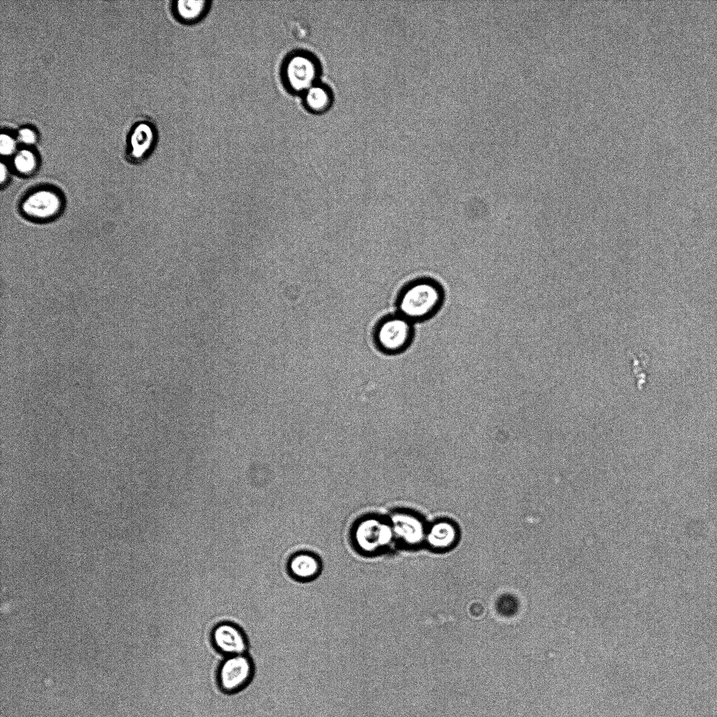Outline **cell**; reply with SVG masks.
<instances>
[{"instance_id":"6da1fadb","label":"cell","mask_w":717,"mask_h":717,"mask_svg":"<svg viewBox=\"0 0 717 717\" xmlns=\"http://www.w3.org/2000/svg\"><path fill=\"white\" fill-rule=\"evenodd\" d=\"M445 295L441 285L430 278L408 283L396 299L397 312L410 321L423 322L433 318L442 308Z\"/></svg>"},{"instance_id":"7a4b0ae2","label":"cell","mask_w":717,"mask_h":717,"mask_svg":"<svg viewBox=\"0 0 717 717\" xmlns=\"http://www.w3.org/2000/svg\"><path fill=\"white\" fill-rule=\"evenodd\" d=\"M414 323L398 312L383 316L373 330V341L377 349L387 355L405 351L415 338Z\"/></svg>"},{"instance_id":"3957f363","label":"cell","mask_w":717,"mask_h":717,"mask_svg":"<svg viewBox=\"0 0 717 717\" xmlns=\"http://www.w3.org/2000/svg\"><path fill=\"white\" fill-rule=\"evenodd\" d=\"M255 672V663L249 653L224 657L216 669L218 690L225 695L237 694L251 683Z\"/></svg>"},{"instance_id":"277c9868","label":"cell","mask_w":717,"mask_h":717,"mask_svg":"<svg viewBox=\"0 0 717 717\" xmlns=\"http://www.w3.org/2000/svg\"><path fill=\"white\" fill-rule=\"evenodd\" d=\"M210 642L214 650L223 657L247 653L249 647L244 630L229 620L219 622L212 627Z\"/></svg>"},{"instance_id":"5b68a950","label":"cell","mask_w":717,"mask_h":717,"mask_svg":"<svg viewBox=\"0 0 717 717\" xmlns=\"http://www.w3.org/2000/svg\"><path fill=\"white\" fill-rule=\"evenodd\" d=\"M318 67L314 59L302 53L291 57L284 67L287 84L294 91H307L315 85Z\"/></svg>"},{"instance_id":"8992f818","label":"cell","mask_w":717,"mask_h":717,"mask_svg":"<svg viewBox=\"0 0 717 717\" xmlns=\"http://www.w3.org/2000/svg\"><path fill=\"white\" fill-rule=\"evenodd\" d=\"M394 534L390 524L370 518L358 524L355 530V539L358 546L370 551L387 545Z\"/></svg>"},{"instance_id":"52a82bcc","label":"cell","mask_w":717,"mask_h":717,"mask_svg":"<svg viewBox=\"0 0 717 717\" xmlns=\"http://www.w3.org/2000/svg\"><path fill=\"white\" fill-rule=\"evenodd\" d=\"M61 204V199L55 192L41 190L29 195L24 200L22 207L24 213L29 217L48 218L60 211Z\"/></svg>"},{"instance_id":"ba28073f","label":"cell","mask_w":717,"mask_h":717,"mask_svg":"<svg viewBox=\"0 0 717 717\" xmlns=\"http://www.w3.org/2000/svg\"><path fill=\"white\" fill-rule=\"evenodd\" d=\"M391 529L394 536L408 545L419 543L426 536L424 524L414 515L398 513L391 517Z\"/></svg>"},{"instance_id":"9c48e42d","label":"cell","mask_w":717,"mask_h":717,"mask_svg":"<svg viewBox=\"0 0 717 717\" xmlns=\"http://www.w3.org/2000/svg\"><path fill=\"white\" fill-rule=\"evenodd\" d=\"M425 538L429 545L433 550H448L458 541V527L450 520H442L435 522L427 530Z\"/></svg>"},{"instance_id":"30bf717a","label":"cell","mask_w":717,"mask_h":717,"mask_svg":"<svg viewBox=\"0 0 717 717\" xmlns=\"http://www.w3.org/2000/svg\"><path fill=\"white\" fill-rule=\"evenodd\" d=\"M320 570L319 559L307 552H300L292 556L288 564V571L291 576L301 582L314 579L319 574Z\"/></svg>"},{"instance_id":"8fae6325","label":"cell","mask_w":717,"mask_h":717,"mask_svg":"<svg viewBox=\"0 0 717 717\" xmlns=\"http://www.w3.org/2000/svg\"><path fill=\"white\" fill-rule=\"evenodd\" d=\"M305 101L309 110L315 113H321L329 108L332 100L328 90L322 85L315 84L305 91Z\"/></svg>"},{"instance_id":"7c38bea8","label":"cell","mask_w":717,"mask_h":717,"mask_svg":"<svg viewBox=\"0 0 717 717\" xmlns=\"http://www.w3.org/2000/svg\"><path fill=\"white\" fill-rule=\"evenodd\" d=\"M152 129L147 125H139L132 137V154L136 159H141L148 154L153 144Z\"/></svg>"},{"instance_id":"4fadbf2b","label":"cell","mask_w":717,"mask_h":717,"mask_svg":"<svg viewBox=\"0 0 717 717\" xmlns=\"http://www.w3.org/2000/svg\"><path fill=\"white\" fill-rule=\"evenodd\" d=\"M207 1H178L175 11L178 17L186 22L199 20L207 8Z\"/></svg>"},{"instance_id":"5bb4252c","label":"cell","mask_w":717,"mask_h":717,"mask_svg":"<svg viewBox=\"0 0 717 717\" xmlns=\"http://www.w3.org/2000/svg\"><path fill=\"white\" fill-rule=\"evenodd\" d=\"M14 166L20 174H29L36 167V159L29 151L22 150L17 153L14 158Z\"/></svg>"},{"instance_id":"9a60e30c","label":"cell","mask_w":717,"mask_h":717,"mask_svg":"<svg viewBox=\"0 0 717 717\" xmlns=\"http://www.w3.org/2000/svg\"><path fill=\"white\" fill-rule=\"evenodd\" d=\"M15 144L14 140L6 134H1L0 151L2 155H10L15 151Z\"/></svg>"},{"instance_id":"2e32d148","label":"cell","mask_w":717,"mask_h":717,"mask_svg":"<svg viewBox=\"0 0 717 717\" xmlns=\"http://www.w3.org/2000/svg\"><path fill=\"white\" fill-rule=\"evenodd\" d=\"M19 139L25 144H33L36 141V135L29 129H22L19 132Z\"/></svg>"},{"instance_id":"e0dca14e","label":"cell","mask_w":717,"mask_h":717,"mask_svg":"<svg viewBox=\"0 0 717 717\" xmlns=\"http://www.w3.org/2000/svg\"><path fill=\"white\" fill-rule=\"evenodd\" d=\"M8 173L7 167L3 163H1V176H0V179H1V183H3L6 180L7 176H8Z\"/></svg>"}]
</instances>
